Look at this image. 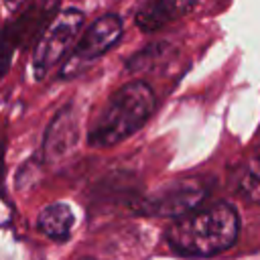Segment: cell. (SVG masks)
Here are the masks:
<instances>
[{
    "instance_id": "obj_1",
    "label": "cell",
    "mask_w": 260,
    "mask_h": 260,
    "mask_svg": "<svg viewBox=\"0 0 260 260\" xmlns=\"http://www.w3.org/2000/svg\"><path fill=\"white\" fill-rule=\"evenodd\" d=\"M240 234V215L230 203H213L203 209H189L167 230L165 238L181 256L205 258L232 248Z\"/></svg>"
},
{
    "instance_id": "obj_2",
    "label": "cell",
    "mask_w": 260,
    "mask_h": 260,
    "mask_svg": "<svg viewBox=\"0 0 260 260\" xmlns=\"http://www.w3.org/2000/svg\"><path fill=\"white\" fill-rule=\"evenodd\" d=\"M156 98L144 81H130L110 95L98 120L93 122L87 142L95 148H110L136 134L152 116Z\"/></svg>"
},
{
    "instance_id": "obj_3",
    "label": "cell",
    "mask_w": 260,
    "mask_h": 260,
    "mask_svg": "<svg viewBox=\"0 0 260 260\" xmlns=\"http://www.w3.org/2000/svg\"><path fill=\"white\" fill-rule=\"evenodd\" d=\"M83 20L85 16L77 8H67L55 16L32 53V73L37 79H43L55 65H59L63 57L71 53L79 39Z\"/></svg>"
},
{
    "instance_id": "obj_4",
    "label": "cell",
    "mask_w": 260,
    "mask_h": 260,
    "mask_svg": "<svg viewBox=\"0 0 260 260\" xmlns=\"http://www.w3.org/2000/svg\"><path fill=\"white\" fill-rule=\"evenodd\" d=\"M122 37V20L118 14H104L95 22L87 26V30L77 39L75 47L67 55L61 75L71 77L77 75L81 69L89 67L93 61L104 57Z\"/></svg>"
},
{
    "instance_id": "obj_5",
    "label": "cell",
    "mask_w": 260,
    "mask_h": 260,
    "mask_svg": "<svg viewBox=\"0 0 260 260\" xmlns=\"http://www.w3.org/2000/svg\"><path fill=\"white\" fill-rule=\"evenodd\" d=\"M203 197H205V187L199 181H181L152 195L144 205V209L146 213H152V215L179 217L189 209L197 207Z\"/></svg>"
},
{
    "instance_id": "obj_6",
    "label": "cell",
    "mask_w": 260,
    "mask_h": 260,
    "mask_svg": "<svg viewBox=\"0 0 260 260\" xmlns=\"http://www.w3.org/2000/svg\"><path fill=\"white\" fill-rule=\"evenodd\" d=\"M197 0H146L136 12V26L142 32H154L195 8Z\"/></svg>"
},
{
    "instance_id": "obj_7",
    "label": "cell",
    "mask_w": 260,
    "mask_h": 260,
    "mask_svg": "<svg viewBox=\"0 0 260 260\" xmlns=\"http://www.w3.org/2000/svg\"><path fill=\"white\" fill-rule=\"evenodd\" d=\"M73 223H75V213L67 203H51V205L43 207V211L39 213V219H37L41 234H45L53 242L69 240Z\"/></svg>"
},
{
    "instance_id": "obj_8",
    "label": "cell",
    "mask_w": 260,
    "mask_h": 260,
    "mask_svg": "<svg viewBox=\"0 0 260 260\" xmlns=\"http://www.w3.org/2000/svg\"><path fill=\"white\" fill-rule=\"evenodd\" d=\"M240 193L252 203H260V156L252 158L240 177Z\"/></svg>"
},
{
    "instance_id": "obj_9",
    "label": "cell",
    "mask_w": 260,
    "mask_h": 260,
    "mask_svg": "<svg viewBox=\"0 0 260 260\" xmlns=\"http://www.w3.org/2000/svg\"><path fill=\"white\" fill-rule=\"evenodd\" d=\"M4 4H6L10 10H16L18 6H22V4H24V0H4Z\"/></svg>"
}]
</instances>
